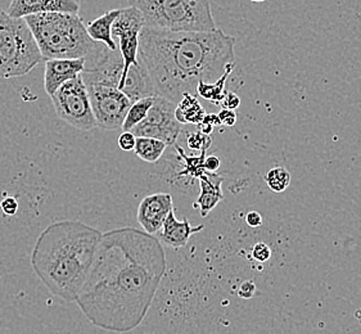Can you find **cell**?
I'll return each mask as SVG.
<instances>
[{"instance_id": "cell-33", "label": "cell", "mask_w": 361, "mask_h": 334, "mask_svg": "<svg viewBox=\"0 0 361 334\" xmlns=\"http://www.w3.org/2000/svg\"><path fill=\"white\" fill-rule=\"evenodd\" d=\"M220 165H221V162H220V159L216 157V156H209L204 160V168H206L207 173L216 174L217 170L220 168Z\"/></svg>"}, {"instance_id": "cell-6", "label": "cell", "mask_w": 361, "mask_h": 334, "mask_svg": "<svg viewBox=\"0 0 361 334\" xmlns=\"http://www.w3.org/2000/svg\"><path fill=\"white\" fill-rule=\"evenodd\" d=\"M43 61L37 40L25 18L12 17L0 8V78H20Z\"/></svg>"}, {"instance_id": "cell-23", "label": "cell", "mask_w": 361, "mask_h": 334, "mask_svg": "<svg viewBox=\"0 0 361 334\" xmlns=\"http://www.w3.org/2000/svg\"><path fill=\"white\" fill-rule=\"evenodd\" d=\"M265 183L274 193H283L290 184V174L286 167H273L265 174Z\"/></svg>"}, {"instance_id": "cell-7", "label": "cell", "mask_w": 361, "mask_h": 334, "mask_svg": "<svg viewBox=\"0 0 361 334\" xmlns=\"http://www.w3.org/2000/svg\"><path fill=\"white\" fill-rule=\"evenodd\" d=\"M51 98L57 116L66 124L82 131L97 128L87 87L81 75L67 81Z\"/></svg>"}, {"instance_id": "cell-15", "label": "cell", "mask_w": 361, "mask_h": 334, "mask_svg": "<svg viewBox=\"0 0 361 334\" xmlns=\"http://www.w3.org/2000/svg\"><path fill=\"white\" fill-rule=\"evenodd\" d=\"M200 196L197 198L193 207L200 209L202 218H206L211 211L224 199V193L221 190V184L224 178L220 175L206 173L200 179Z\"/></svg>"}, {"instance_id": "cell-5", "label": "cell", "mask_w": 361, "mask_h": 334, "mask_svg": "<svg viewBox=\"0 0 361 334\" xmlns=\"http://www.w3.org/2000/svg\"><path fill=\"white\" fill-rule=\"evenodd\" d=\"M140 11L145 27L170 32H207L216 30L209 0H128Z\"/></svg>"}, {"instance_id": "cell-14", "label": "cell", "mask_w": 361, "mask_h": 334, "mask_svg": "<svg viewBox=\"0 0 361 334\" xmlns=\"http://www.w3.org/2000/svg\"><path fill=\"white\" fill-rule=\"evenodd\" d=\"M203 228H204L203 225H190L188 218L179 221L173 210L169 214L164 225L154 237L161 242L162 246L179 249V248L185 247L188 245L190 237L195 233L202 232Z\"/></svg>"}, {"instance_id": "cell-13", "label": "cell", "mask_w": 361, "mask_h": 334, "mask_svg": "<svg viewBox=\"0 0 361 334\" xmlns=\"http://www.w3.org/2000/svg\"><path fill=\"white\" fill-rule=\"evenodd\" d=\"M85 70V58L48 59L44 70V89L51 97L67 81L73 80Z\"/></svg>"}, {"instance_id": "cell-25", "label": "cell", "mask_w": 361, "mask_h": 334, "mask_svg": "<svg viewBox=\"0 0 361 334\" xmlns=\"http://www.w3.org/2000/svg\"><path fill=\"white\" fill-rule=\"evenodd\" d=\"M253 260L257 262H267L271 257V248L264 242H259L251 249Z\"/></svg>"}, {"instance_id": "cell-11", "label": "cell", "mask_w": 361, "mask_h": 334, "mask_svg": "<svg viewBox=\"0 0 361 334\" xmlns=\"http://www.w3.org/2000/svg\"><path fill=\"white\" fill-rule=\"evenodd\" d=\"M173 210V196L170 193H154L140 201L137 206V223L145 233L156 235Z\"/></svg>"}, {"instance_id": "cell-8", "label": "cell", "mask_w": 361, "mask_h": 334, "mask_svg": "<svg viewBox=\"0 0 361 334\" xmlns=\"http://www.w3.org/2000/svg\"><path fill=\"white\" fill-rule=\"evenodd\" d=\"M145 29V18L137 8H123L112 26V39L123 61L118 90H121L131 67L139 65V35Z\"/></svg>"}, {"instance_id": "cell-1", "label": "cell", "mask_w": 361, "mask_h": 334, "mask_svg": "<svg viewBox=\"0 0 361 334\" xmlns=\"http://www.w3.org/2000/svg\"><path fill=\"white\" fill-rule=\"evenodd\" d=\"M166 273V254L154 235L133 226L102 234L76 304L95 327L129 333L152 306Z\"/></svg>"}, {"instance_id": "cell-27", "label": "cell", "mask_w": 361, "mask_h": 334, "mask_svg": "<svg viewBox=\"0 0 361 334\" xmlns=\"http://www.w3.org/2000/svg\"><path fill=\"white\" fill-rule=\"evenodd\" d=\"M135 142H137V138L134 137V134L130 131H123V134L118 137V140H117L120 149L125 151V152L134 151Z\"/></svg>"}, {"instance_id": "cell-3", "label": "cell", "mask_w": 361, "mask_h": 334, "mask_svg": "<svg viewBox=\"0 0 361 334\" xmlns=\"http://www.w3.org/2000/svg\"><path fill=\"white\" fill-rule=\"evenodd\" d=\"M102 234L76 220L56 221L37 237L31 268L54 296L75 302L94 261Z\"/></svg>"}, {"instance_id": "cell-22", "label": "cell", "mask_w": 361, "mask_h": 334, "mask_svg": "<svg viewBox=\"0 0 361 334\" xmlns=\"http://www.w3.org/2000/svg\"><path fill=\"white\" fill-rule=\"evenodd\" d=\"M156 97H147L143 99H139L137 102L131 103L130 109L126 113L121 129L123 131H131L137 125L140 124L142 121H145L149 109H152Z\"/></svg>"}, {"instance_id": "cell-30", "label": "cell", "mask_w": 361, "mask_h": 334, "mask_svg": "<svg viewBox=\"0 0 361 334\" xmlns=\"http://www.w3.org/2000/svg\"><path fill=\"white\" fill-rule=\"evenodd\" d=\"M224 109H231V111H235L240 106V98L235 93L233 92H228L224 95L223 102L220 103Z\"/></svg>"}, {"instance_id": "cell-4", "label": "cell", "mask_w": 361, "mask_h": 334, "mask_svg": "<svg viewBox=\"0 0 361 334\" xmlns=\"http://www.w3.org/2000/svg\"><path fill=\"white\" fill-rule=\"evenodd\" d=\"M25 21L45 61L89 58L104 45L87 35V26L79 15L42 13L27 16Z\"/></svg>"}, {"instance_id": "cell-32", "label": "cell", "mask_w": 361, "mask_h": 334, "mask_svg": "<svg viewBox=\"0 0 361 334\" xmlns=\"http://www.w3.org/2000/svg\"><path fill=\"white\" fill-rule=\"evenodd\" d=\"M262 221L264 220H262V216H261L259 211H250V212H247V225L251 226V228H260L262 225Z\"/></svg>"}, {"instance_id": "cell-24", "label": "cell", "mask_w": 361, "mask_h": 334, "mask_svg": "<svg viewBox=\"0 0 361 334\" xmlns=\"http://www.w3.org/2000/svg\"><path fill=\"white\" fill-rule=\"evenodd\" d=\"M187 144H188L189 149L192 151H207L209 146L212 144V139L211 135H206L201 131H195L192 134H188V139H187Z\"/></svg>"}, {"instance_id": "cell-20", "label": "cell", "mask_w": 361, "mask_h": 334, "mask_svg": "<svg viewBox=\"0 0 361 334\" xmlns=\"http://www.w3.org/2000/svg\"><path fill=\"white\" fill-rule=\"evenodd\" d=\"M237 63H231L228 66L226 71L223 73V76L215 81V82H204V81H200L197 85V90L195 93L203 98L204 101H209L212 104H220L224 99L225 93H226V81L228 78L231 76L233 70L235 68Z\"/></svg>"}, {"instance_id": "cell-31", "label": "cell", "mask_w": 361, "mask_h": 334, "mask_svg": "<svg viewBox=\"0 0 361 334\" xmlns=\"http://www.w3.org/2000/svg\"><path fill=\"white\" fill-rule=\"evenodd\" d=\"M219 118H220V123L221 125H224V126H228V128H231V126H234L235 123H237V113L234 112V111H231V109H221L220 112H219Z\"/></svg>"}, {"instance_id": "cell-12", "label": "cell", "mask_w": 361, "mask_h": 334, "mask_svg": "<svg viewBox=\"0 0 361 334\" xmlns=\"http://www.w3.org/2000/svg\"><path fill=\"white\" fill-rule=\"evenodd\" d=\"M80 7V0H11L7 13L18 18L42 13L79 15Z\"/></svg>"}, {"instance_id": "cell-21", "label": "cell", "mask_w": 361, "mask_h": 334, "mask_svg": "<svg viewBox=\"0 0 361 334\" xmlns=\"http://www.w3.org/2000/svg\"><path fill=\"white\" fill-rule=\"evenodd\" d=\"M166 148V144L159 139L137 137L134 153L137 154V157H139L140 160L149 162V163H154L164 156Z\"/></svg>"}, {"instance_id": "cell-10", "label": "cell", "mask_w": 361, "mask_h": 334, "mask_svg": "<svg viewBox=\"0 0 361 334\" xmlns=\"http://www.w3.org/2000/svg\"><path fill=\"white\" fill-rule=\"evenodd\" d=\"M175 103L157 95L145 121L137 125L130 132L134 134L135 138L159 139L166 146H173L183 130V125L179 124L175 118Z\"/></svg>"}, {"instance_id": "cell-18", "label": "cell", "mask_w": 361, "mask_h": 334, "mask_svg": "<svg viewBox=\"0 0 361 334\" xmlns=\"http://www.w3.org/2000/svg\"><path fill=\"white\" fill-rule=\"evenodd\" d=\"M206 116V111L198 101L197 95L185 93L179 102L176 103L175 118L181 125H198Z\"/></svg>"}, {"instance_id": "cell-26", "label": "cell", "mask_w": 361, "mask_h": 334, "mask_svg": "<svg viewBox=\"0 0 361 334\" xmlns=\"http://www.w3.org/2000/svg\"><path fill=\"white\" fill-rule=\"evenodd\" d=\"M221 123H220V118L215 113H206V116L202 120V123L201 124L197 125L198 126V129L203 134H206V135H211V132L214 131V129L216 128V126H220Z\"/></svg>"}, {"instance_id": "cell-28", "label": "cell", "mask_w": 361, "mask_h": 334, "mask_svg": "<svg viewBox=\"0 0 361 334\" xmlns=\"http://www.w3.org/2000/svg\"><path fill=\"white\" fill-rule=\"evenodd\" d=\"M0 209L7 216H15L18 211V202L15 197H7L0 202Z\"/></svg>"}, {"instance_id": "cell-2", "label": "cell", "mask_w": 361, "mask_h": 334, "mask_svg": "<svg viewBox=\"0 0 361 334\" xmlns=\"http://www.w3.org/2000/svg\"><path fill=\"white\" fill-rule=\"evenodd\" d=\"M235 37L223 30L207 32H170L145 27L139 35V58L156 94L171 102L185 93L197 95L200 81L215 82L235 63Z\"/></svg>"}, {"instance_id": "cell-29", "label": "cell", "mask_w": 361, "mask_h": 334, "mask_svg": "<svg viewBox=\"0 0 361 334\" xmlns=\"http://www.w3.org/2000/svg\"><path fill=\"white\" fill-rule=\"evenodd\" d=\"M256 291H257L256 284L253 283L252 280H247L239 285L237 293H238L239 297L243 298V299H250L256 295Z\"/></svg>"}, {"instance_id": "cell-34", "label": "cell", "mask_w": 361, "mask_h": 334, "mask_svg": "<svg viewBox=\"0 0 361 334\" xmlns=\"http://www.w3.org/2000/svg\"><path fill=\"white\" fill-rule=\"evenodd\" d=\"M355 316L361 321V310H357V311L355 313Z\"/></svg>"}, {"instance_id": "cell-16", "label": "cell", "mask_w": 361, "mask_h": 334, "mask_svg": "<svg viewBox=\"0 0 361 334\" xmlns=\"http://www.w3.org/2000/svg\"><path fill=\"white\" fill-rule=\"evenodd\" d=\"M121 92L130 99L131 103L137 102L139 99H143L147 97L157 95L145 63L140 61V58H139V65L131 67L130 71L126 76V80L123 82Z\"/></svg>"}, {"instance_id": "cell-17", "label": "cell", "mask_w": 361, "mask_h": 334, "mask_svg": "<svg viewBox=\"0 0 361 334\" xmlns=\"http://www.w3.org/2000/svg\"><path fill=\"white\" fill-rule=\"evenodd\" d=\"M121 9H112L101 17L95 18L87 26V35L97 43H103L111 51H117L115 42L112 39V26Z\"/></svg>"}, {"instance_id": "cell-9", "label": "cell", "mask_w": 361, "mask_h": 334, "mask_svg": "<svg viewBox=\"0 0 361 334\" xmlns=\"http://www.w3.org/2000/svg\"><path fill=\"white\" fill-rule=\"evenodd\" d=\"M97 126L103 130H117L123 124L130 99L121 90L107 85H87Z\"/></svg>"}, {"instance_id": "cell-19", "label": "cell", "mask_w": 361, "mask_h": 334, "mask_svg": "<svg viewBox=\"0 0 361 334\" xmlns=\"http://www.w3.org/2000/svg\"><path fill=\"white\" fill-rule=\"evenodd\" d=\"M173 148L176 149V153L179 154L181 160H183V167L180 170L176 171V179L185 178L188 182H195V179H200L202 175L206 174V168H204V160L207 157V151H202L200 156L197 157H189L187 156L183 148L179 144H173Z\"/></svg>"}]
</instances>
